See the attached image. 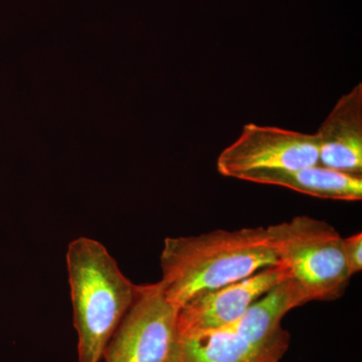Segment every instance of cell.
Listing matches in <instances>:
<instances>
[{
	"label": "cell",
	"mask_w": 362,
	"mask_h": 362,
	"mask_svg": "<svg viewBox=\"0 0 362 362\" xmlns=\"http://www.w3.org/2000/svg\"><path fill=\"white\" fill-rule=\"evenodd\" d=\"M289 344V333L268 344H255L225 327L180 337L175 362H279Z\"/></svg>",
	"instance_id": "8"
},
{
	"label": "cell",
	"mask_w": 362,
	"mask_h": 362,
	"mask_svg": "<svg viewBox=\"0 0 362 362\" xmlns=\"http://www.w3.org/2000/svg\"><path fill=\"white\" fill-rule=\"evenodd\" d=\"M317 164L316 134L251 123L245 125L240 137L221 152L216 168L221 175L238 178L256 169H294Z\"/></svg>",
	"instance_id": "5"
},
{
	"label": "cell",
	"mask_w": 362,
	"mask_h": 362,
	"mask_svg": "<svg viewBox=\"0 0 362 362\" xmlns=\"http://www.w3.org/2000/svg\"><path fill=\"white\" fill-rule=\"evenodd\" d=\"M342 249L347 270L352 277L362 269V233H356L350 237L343 238Z\"/></svg>",
	"instance_id": "11"
},
{
	"label": "cell",
	"mask_w": 362,
	"mask_h": 362,
	"mask_svg": "<svg viewBox=\"0 0 362 362\" xmlns=\"http://www.w3.org/2000/svg\"><path fill=\"white\" fill-rule=\"evenodd\" d=\"M66 269L78 362H100L134 303L140 285L131 282L108 250L90 238L80 237L70 243Z\"/></svg>",
	"instance_id": "2"
},
{
	"label": "cell",
	"mask_w": 362,
	"mask_h": 362,
	"mask_svg": "<svg viewBox=\"0 0 362 362\" xmlns=\"http://www.w3.org/2000/svg\"><path fill=\"white\" fill-rule=\"evenodd\" d=\"M238 180L276 185L318 199L359 202L362 199V176L349 175L317 165L294 169H256Z\"/></svg>",
	"instance_id": "9"
},
{
	"label": "cell",
	"mask_w": 362,
	"mask_h": 362,
	"mask_svg": "<svg viewBox=\"0 0 362 362\" xmlns=\"http://www.w3.org/2000/svg\"><path fill=\"white\" fill-rule=\"evenodd\" d=\"M275 265L279 262L267 228L216 230L165 239L159 282L169 303L180 310L199 295Z\"/></svg>",
	"instance_id": "1"
},
{
	"label": "cell",
	"mask_w": 362,
	"mask_h": 362,
	"mask_svg": "<svg viewBox=\"0 0 362 362\" xmlns=\"http://www.w3.org/2000/svg\"><path fill=\"white\" fill-rule=\"evenodd\" d=\"M307 303L303 290L289 278L259 298L239 320L226 327L255 344H268L288 334L281 324L288 312Z\"/></svg>",
	"instance_id": "10"
},
{
	"label": "cell",
	"mask_w": 362,
	"mask_h": 362,
	"mask_svg": "<svg viewBox=\"0 0 362 362\" xmlns=\"http://www.w3.org/2000/svg\"><path fill=\"white\" fill-rule=\"evenodd\" d=\"M319 165L349 175L362 173V84L338 99L316 133Z\"/></svg>",
	"instance_id": "7"
},
{
	"label": "cell",
	"mask_w": 362,
	"mask_h": 362,
	"mask_svg": "<svg viewBox=\"0 0 362 362\" xmlns=\"http://www.w3.org/2000/svg\"><path fill=\"white\" fill-rule=\"evenodd\" d=\"M279 264L303 290L309 302L342 296L351 276L343 255L340 233L311 216L267 226Z\"/></svg>",
	"instance_id": "3"
},
{
	"label": "cell",
	"mask_w": 362,
	"mask_h": 362,
	"mask_svg": "<svg viewBox=\"0 0 362 362\" xmlns=\"http://www.w3.org/2000/svg\"><path fill=\"white\" fill-rule=\"evenodd\" d=\"M177 315L160 282L140 285L100 362H175L180 341Z\"/></svg>",
	"instance_id": "4"
},
{
	"label": "cell",
	"mask_w": 362,
	"mask_h": 362,
	"mask_svg": "<svg viewBox=\"0 0 362 362\" xmlns=\"http://www.w3.org/2000/svg\"><path fill=\"white\" fill-rule=\"evenodd\" d=\"M289 278V272L279 264L238 282L199 295L178 310L180 337L232 325L259 298Z\"/></svg>",
	"instance_id": "6"
}]
</instances>
